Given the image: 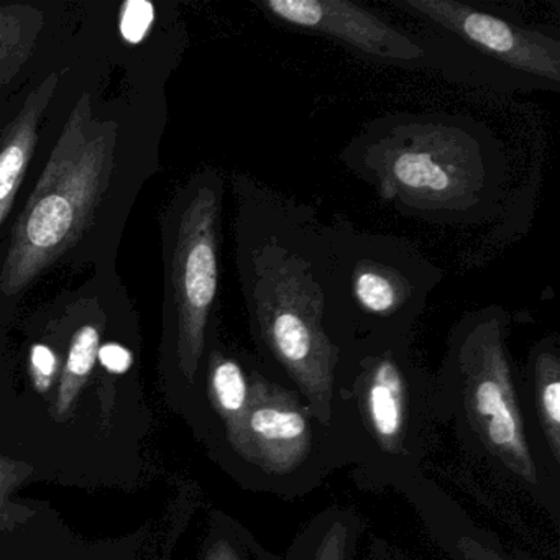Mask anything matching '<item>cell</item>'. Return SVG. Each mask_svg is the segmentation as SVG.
Listing matches in <instances>:
<instances>
[{
    "label": "cell",
    "instance_id": "obj_3",
    "mask_svg": "<svg viewBox=\"0 0 560 560\" xmlns=\"http://www.w3.org/2000/svg\"><path fill=\"white\" fill-rule=\"evenodd\" d=\"M510 336L511 316L498 304L470 311L452 326L434 373L439 415L465 454L559 520L560 478L527 425Z\"/></svg>",
    "mask_w": 560,
    "mask_h": 560
},
{
    "label": "cell",
    "instance_id": "obj_15",
    "mask_svg": "<svg viewBox=\"0 0 560 560\" xmlns=\"http://www.w3.org/2000/svg\"><path fill=\"white\" fill-rule=\"evenodd\" d=\"M362 526L355 511L327 508L298 533L284 560H355Z\"/></svg>",
    "mask_w": 560,
    "mask_h": 560
},
{
    "label": "cell",
    "instance_id": "obj_6",
    "mask_svg": "<svg viewBox=\"0 0 560 560\" xmlns=\"http://www.w3.org/2000/svg\"><path fill=\"white\" fill-rule=\"evenodd\" d=\"M444 271L398 235L330 224L326 329L339 352L412 339Z\"/></svg>",
    "mask_w": 560,
    "mask_h": 560
},
{
    "label": "cell",
    "instance_id": "obj_16",
    "mask_svg": "<svg viewBox=\"0 0 560 560\" xmlns=\"http://www.w3.org/2000/svg\"><path fill=\"white\" fill-rule=\"evenodd\" d=\"M44 28V12L27 5L0 8V86L19 73Z\"/></svg>",
    "mask_w": 560,
    "mask_h": 560
},
{
    "label": "cell",
    "instance_id": "obj_19",
    "mask_svg": "<svg viewBox=\"0 0 560 560\" xmlns=\"http://www.w3.org/2000/svg\"><path fill=\"white\" fill-rule=\"evenodd\" d=\"M153 22H155V5L147 0H129L120 9V35L127 44H140L149 35Z\"/></svg>",
    "mask_w": 560,
    "mask_h": 560
},
{
    "label": "cell",
    "instance_id": "obj_1",
    "mask_svg": "<svg viewBox=\"0 0 560 560\" xmlns=\"http://www.w3.org/2000/svg\"><path fill=\"white\" fill-rule=\"evenodd\" d=\"M237 267L254 353L330 428L340 359L326 329L330 224L254 179L237 183Z\"/></svg>",
    "mask_w": 560,
    "mask_h": 560
},
{
    "label": "cell",
    "instance_id": "obj_10",
    "mask_svg": "<svg viewBox=\"0 0 560 560\" xmlns=\"http://www.w3.org/2000/svg\"><path fill=\"white\" fill-rule=\"evenodd\" d=\"M258 8L291 28L334 38L359 54L402 68H431L418 38L349 0H258Z\"/></svg>",
    "mask_w": 560,
    "mask_h": 560
},
{
    "label": "cell",
    "instance_id": "obj_14",
    "mask_svg": "<svg viewBox=\"0 0 560 560\" xmlns=\"http://www.w3.org/2000/svg\"><path fill=\"white\" fill-rule=\"evenodd\" d=\"M257 360L254 352L235 353L219 346L209 349V401L221 421L228 448L234 444L245 412L250 406Z\"/></svg>",
    "mask_w": 560,
    "mask_h": 560
},
{
    "label": "cell",
    "instance_id": "obj_5",
    "mask_svg": "<svg viewBox=\"0 0 560 560\" xmlns=\"http://www.w3.org/2000/svg\"><path fill=\"white\" fill-rule=\"evenodd\" d=\"M117 130L94 117L90 94L78 101L12 231L0 293H22L90 231L113 178Z\"/></svg>",
    "mask_w": 560,
    "mask_h": 560
},
{
    "label": "cell",
    "instance_id": "obj_22",
    "mask_svg": "<svg viewBox=\"0 0 560 560\" xmlns=\"http://www.w3.org/2000/svg\"><path fill=\"white\" fill-rule=\"evenodd\" d=\"M15 467L5 464L4 460H0V504H2V498H4L5 490L11 485L15 483Z\"/></svg>",
    "mask_w": 560,
    "mask_h": 560
},
{
    "label": "cell",
    "instance_id": "obj_7",
    "mask_svg": "<svg viewBox=\"0 0 560 560\" xmlns=\"http://www.w3.org/2000/svg\"><path fill=\"white\" fill-rule=\"evenodd\" d=\"M252 491L293 500L346 468L332 429L320 424L300 395L257 360L250 406L229 448Z\"/></svg>",
    "mask_w": 560,
    "mask_h": 560
},
{
    "label": "cell",
    "instance_id": "obj_20",
    "mask_svg": "<svg viewBox=\"0 0 560 560\" xmlns=\"http://www.w3.org/2000/svg\"><path fill=\"white\" fill-rule=\"evenodd\" d=\"M32 373H34L35 385L40 392H47L57 375L58 360L50 347H32L31 352Z\"/></svg>",
    "mask_w": 560,
    "mask_h": 560
},
{
    "label": "cell",
    "instance_id": "obj_2",
    "mask_svg": "<svg viewBox=\"0 0 560 560\" xmlns=\"http://www.w3.org/2000/svg\"><path fill=\"white\" fill-rule=\"evenodd\" d=\"M340 162L399 214L435 224H478L508 191L497 137L470 117L396 114L372 120Z\"/></svg>",
    "mask_w": 560,
    "mask_h": 560
},
{
    "label": "cell",
    "instance_id": "obj_8",
    "mask_svg": "<svg viewBox=\"0 0 560 560\" xmlns=\"http://www.w3.org/2000/svg\"><path fill=\"white\" fill-rule=\"evenodd\" d=\"M396 8L428 25L425 50L465 54L481 81L508 91L560 88V42L536 28L457 0H393Z\"/></svg>",
    "mask_w": 560,
    "mask_h": 560
},
{
    "label": "cell",
    "instance_id": "obj_21",
    "mask_svg": "<svg viewBox=\"0 0 560 560\" xmlns=\"http://www.w3.org/2000/svg\"><path fill=\"white\" fill-rule=\"evenodd\" d=\"M97 359H100L101 365H103L107 372L116 373V375L126 373L133 363L132 353H130L126 347L113 342L100 347Z\"/></svg>",
    "mask_w": 560,
    "mask_h": 560
},
{
    "label": "cell",
    "instance_id": "obj_18",
    "mask_svg": "<svg viewBox=\"0 0 560 560\" xmlns=\"http://www.w3.org/2000/svg\"><path fill=\"white\" fill-rule=\"evenodd\" d=\"M208 560H280L268 552L250 533L235 529L212 544Z\"/></svg>",
    "mask_w": 560,
    "mask_h": 560
},
{
    "label": "cell",
    "instance_id": "obj_17",
    "mask_svg": "<svg viewBox=\"0 0 560 560\" xmlns=\"http://www.w3.org/2000/svg\"><path fill=\"white\" fill-rule=\"evenodd\" d=\"M101 347V329L96 324H86L80 327L71 340L70 353H68L67 366L61 378L60 395H58V408L60 411L70 408L77 398L81 386L96 365L97 352Z\"/></svg>",
    "mask_w": 560,
    "mask_h": 560
},
{
    "label": "cell",
    "instance_id": "obj_9",
    "mask_svg": "<svg viewBox=\"0 0 560 560\" xmlns=\"http://www.w3.org/2000/svg\"><path fill=\"white\" fill-rule=\"evenodd\" d=\"M224 186L218 175L199 179L176 225L173 247V310L176 355L186 382L195 383L209 346L219 293V229Z\"/></svg>",
    "mask_w": 560,
    "mask_h": 560
},
{
    "label": "cell",
    "instance_id": "obj_11",
    "mask_svg": "<svg viewBox=\"0 0 560 560\" xmlns=\"http://www.w3.org/2000/svg\"><path fill=\"white\" fill-rule=\"evenodd\" d=\"M524 416L549 470L560 478V342L556 334L530 347L521 375Z\"/></svg>",
    "mask_w": 560,
    "mask_h": 560
},
{
    "label": "cell",
    "instance_id": "obj_12",
    "mask_svg": "<svg viewBox=\"0 0 560 560\" xmlns=\"http://www.w3.org/2000/svg\"><path fill=\"white\" fill-rule=\"evenodd\" d=\"M402 493L416 504L435 542L452 560H517L508 556L494 539H487V534L474 526L438 488L431 490L424 477Z\"/></svg>",
    "mask_w": 560,
    "mask_h": 560
},
{
    "label": "cell",
    "instance_id": "obj_4",
    "mask_svg": "<svg viewBox=\"0 0 560 560\" xmlns=\"http://www.w3.org/2000/svg\"><path fill=\"white\" fill-rule=\"evenodd\" d=\"M411 342L347 350L337 363L330 429L353 480L369 490L405 491L418 481L442 425L434 373Z\"/></svg>",
    "mask_w": 560,
    "mask_h": 560
},
{
    "label": "cell",
    "instance_id": "obj_13",
    "mask_svg": "<svg viewBox=\"0 0 560 560\" xmlns=\"http://www.w3.org/2000/svg\"><path fill=\"white\" fill-rule=\"evenodd\" d=\"M60 74L54 73L27 97L19 116L5 129L0 142V225L12 211L25 173L34 156L38 127L48 104L54 100Z\"/></svg>",
    "mask_w": 560,
    "mask_h": 560
}]
</instances>
